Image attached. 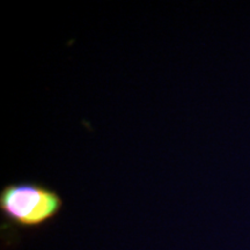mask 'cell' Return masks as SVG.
I'll return each instance as SVG.
<instances>
[{"label":"cell","mask_w":250,"mask_h":250,"mask_svg":"<svg viewBox=\"0 0 250 250\" xmlns=\"http://www.w3.org/2000/svg\"><path fill=\"white\" fill-rule=\"evenodd\" d=\"M62 208V197L39 183H11L0 192L1 213L6 220L19 227L42 226L54 219Z\"/></svg>","instance_id":"cell-1"}]
</instances>
